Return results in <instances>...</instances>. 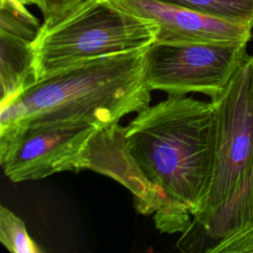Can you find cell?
Segmentation results:
<instances>
[{
	"label": "cell",
	"instance_id": "5bb4252c",
	"mask_svg": "<svg viewBox=\"0 0 253 253\" xmlns=\"http://www.w3.org/2000/svg\"><path fill=\"white\" fill-rule=\"evenodd\" d=\"M15 1H17L18 3H20L24 6H27V7L31 6V5H34L39 10H41V12L43 9V1L42 0H15Z\"/></svg>",
	"mask_w": 253,
	"mask_h": 253
},
{
	"label": "cell",
	"instance_id": "ba28073f",
	"mask_svg": "<svg viewBox=\"0 0 253 253\" xmlns=\"http://www.w3.org/2000/svg\"><path fill=\"white\" fill-rule=\"evenodd\" d=\"M108 176L127 188L134 207L142 214H152L155 192L132 157L119 124L100 128L88 144L84 170Z\"/></svg>",
	"mask_w": 253,
	"mask_h": 253
},
{
	"label": "cell",
	"instance_id": "4fadbf2b",
	"mask_svg": "<svg viewBox=\"0 0 253 253\" xmlns=\"http://www.w3.org/2000/svg\"><path fill=\"white\" fill-rule=\"evenodd\" d=\"M43 9L42 11L43 22L42 25L50 26L67 15L73 13L81 6L93 0H42Z\"/></svg>",
	"mask_w": 253,
	"mask_h": 253
},
{
	"label": "cell",
	"instance_id": "3957f363",
	"mask_svg": "<svg viewBox=\"0 0 253 253\" xmlns=\"http://www.w3.org/2000/svg\"><path fill=\"white\" fill-rule=\"evenodd\" d=\"M211 101L215 108L211 178L184 232L202 233L211 241L210 247L253 221V55L238 68L225 91Z\"/></svg>",
	"mask_w": 253,
	"mask_h": 253
},
{
	"label": "cell",
	"instance_id": "9c48e42d",
	"mask_svg": "<svg viewBox=\"0 0 253 253\" xmlns=\"http://www.w3.org/2000/svg\"><path fill=\"white\" fill-rule=\"evenodd\" d=\"M33 42L28 37L0 31L1 104L36 83Z\"/></svg>",
	"mask_w": 253,
	"mask_h": 253
},
{
	"label": "cell",
	"instance_id": "52a82bcc",
	"mask_svg": "<svg viewBox=\"0 0 253 253\" xmlns=\"http://www.w3.org/2000/svg\"><path fill=\"white\" fill-rule=\"evenodd\" d=\"M124 10L158 26L161 42H248L253 22L217 17L161 0H111Z\"/></svg>",
	"mask_w": 253,
	"mask_h": 253
},
{
	"label": "cell",
	"instance_id": "30bf717a",
	"mask_svg": "<svg viewBox=\"0 0 253 253\" xmlns=\"http://www.w3.org/2000/svg\"><path fill=\"white\" fill-rule=\"evenodd\" d=\"M0 241L13 253L42 252L29 235L25 222L4 206L0 207Z\"/></svg>",
	"mask_w": 253,
	"mask_h": 253
},
{
	"label": "cell",
	"instance_id": "5b68a950",
	"mask_svg": "<svg viewBox=\"0 0 253 253\" xmlns=\"http://www.w3.org/2000/svg\"><path fill=\"white\" fill-rule=\"evenodd\" d=\"M247 42H161L145 52V77L151 90L201 93L218 98L248 58Z\"/></svg>",
	"mask_w": 253,
	"mask_h": 253
},
{
	"label": "cell",
	"instance_id": "7c38bea8",
	"mask_svg": "<svg viewBox=\"0 0 253 253\" xmlns=\"http://www.w3.org/2000/svg\"><path fill=\"white\" fill-rule=\"evenodd\" d=\"M208 253H253V221L213 244Z\"/></svg>",
	"mask_w": 253,
	"mask_h": 253
},
{
	"label": "cell",
	"instance_id": "6da1fadb",
	"mask_svg": "<svg viewBox=\"0 0 253 253\" xmlns=\"http://www.w3.org/2000/svg\"><path fill=\"white\" fill-rule=\"evenodd\" d=\"M124 127L128 149L155 192V226L161 232H185L211 178L214 104L168 94L136 113Z\"/></svg>",
	"mask_w": 253,
	"mask_h": 253
},
{
	"label": "cell",
	"instance_id": "277c9868",
	"mask_svg": "<svg viewBox=\"0 0 253 253\" xmlns=\"http://www.w3.org/2000/svg\"><path fill=\"white\" fill-rule=\"evenodd\" d=\"M157 24L111 0H93L60 21L42 25L33 42L36 82L94 58L149 47Z\"/></svg>",
	"mask_w": 253,
	"mask_h": 253
},
{
	"label": "cell",
	"instance_id": "7a4b0ae2",
	"mask_svg": "<svg viewBox=\"0 0 253 253\" xmlns=\"http://www.w3.org/2000/svg\"><path fill=\"white\" fill-rule=\"evenodd\" d=\"M148 48V47H147ZM147 48L84 61L40 80L1 104L0 128L34 124H119L150 105Z\"/></svg>",
	"mask_w": 253,
	"mask_h": 253
},
{
	"label": "cell",
	"instance_id": "8fae6325",
	"mask_svg": "<svg viewBox=\"0 0 253 253\" xmlns=\"http://www.w3.org/2000/svg\"><path fill=\"white\" fill-rule=\"evenodd\" d=\"M210 15L253 22V0H161Z\"/></svg>",
	"mask_w": 253,
	"mask_h": 253
},
{
	"label": "cell",
	"instance_id": "8992f818",
	"mask_svg": "<svg viewBox=\"0 0 253 253\" xmlns=\"http://www.w3.org/2000/svg\"><path fill=\"white\" fill-rule=\"evenodd\" d=\"M92 124H34L0 128V164L15 183L84 170Z\"/></svg>",
	"mask_w": 253,
	"mask_h": 253
}]
</instances>
